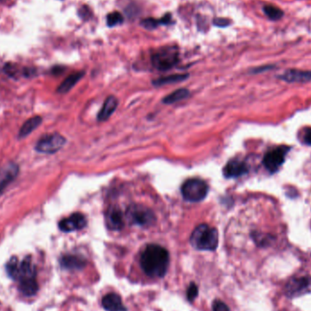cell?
<instances>
[{
	"instance_id": "14",
	"label": "cell",
	"mask_w": 311,
	"mask_h": 311,
	"mask_svg": "<svg viewBox=\"0 0 311 311\" xmlns=\"http://www.w3.org/2000/svg\"><path fill=\"white\" fill-rule=\"evenodd\" d=\"M106 225L113 230H119L124 227V217L120 209L112 208L106 214Z\"/></svg>"
},
{
	"instance_id": "16",
	"label": "cell",
	"mask_w": 311,
	"mask_h": 311,
	"mask_svg": "<svg viewBox=\"0 0 311 311\" xmlns=\"http://www.w3.org/2000/svg\"><path fill=\"white\" fill-rule=\"evenodd\" d=\"M62 266L68 270H80L86 265V260L81 257L68 255L61 259Z\"/></svg>"
},
{
	"instance_id": "9",
	"label": "cell",
	"mask_w": 311,
	"mask_h": 311,
	"mask_svg": "<svg viewBox=\"0 0 311 311\" xmlns=\"http://www.w3.org/2000/svg\"><path fill=\"white\" fill-rule=\"evenodd\" d=\"M86 225V217L81 213H74L71 216L62 219L58 227L64 232H71L84 229Z\"/></svg>"
},
{
	"instance_id": "7",
	"label": "cell",
	"mask_w": 311,
	"mask_h": 311,
	"mask_svg": "<svg viewBox=\"0 0 311 311\" xmlns=\"http://www.w3.org/2000/svg\"><path fill=\"white\" fill-rule=\"evenodd\" d=\"M288 151H290V147H279L268 152L263 159V164L266 170L270 173L278 171V168H280L284 163Z\"/></svg>"
},
{
	"instance_id": "4",
	"label": "cell",
	"mask_w": 311,
	"mask_h": 311,
	"mask_svg": "<svg viewBox=\"0 0 311 311\" xmlns=\"http://www.w3.org/2000/svg\"><path fill=\"white\" fill-rule=\"evenodd\" d=\"M180 60V50L176 45L165 46L155 50L151 56L153 66L160 71L170 70Z\"/></svg>"
},
{
	"instance_id": "10",
	"label": "cell",
	"mask_w": 311,
	"mask_h": 311,
	"mask_svg": "<svg viewBox=\"0 0 311 311\" xmlns=\"http://www.w3.org/2000/svg\"><path fill=\"white\" fill-rule=\"evenodd\" d=\"M18 171L17 165L14 163L8 164L0 168V194L16 179Z\"/></svg>"
},
{
	"instance_id": "19",
	"label": "cell",
	"mask_w": 311,
	"mask_h": 311,
	"mask_svg": "<svg viewBox=\"0 0 311 311\" xmlns=\"http://www.w3.org/2000/svg\"><path fill=\"white\" fill-rule=\"evenodd\" d=\"M42 119L40 117H34L29 119L21 127L19 130V138H25L29 135L33 130H35L40 125Z\"/></svg>"
},
{
	"instance_id": "11",
	"label": "cell",
	"mask_w": 311,
	"mask_h": 311,
	"mask_svg": "<svg viewBox=\"0 0 311 311\" xmlns=\"http://www.w3.org/2000/svg\"><path fill=\"white\" fill-rule=\"evenodd\" d=\"M248 172H249V168L245 162L237 160V159H234V160H229V162L227 163L223 173L226 177L230 179V177H238V176H243Z\"/></svg>"
},
{
	"instance_id": "25",
	"label": "cell",
	"mask_w": 311,
	"mask_h": 311,
	"mask_svg": "<svg viewBox=\"0 0 311 311\" xmlns=\"http://www.w3.org/2000/svg\"><path fill=\"white\" fill-rule=\"evenodd\" d=\"M213 311H229V308L225 303L220 300H216L213 303Z\"/></svg>"
},
{
	"instance_id": "20",
	"label": "cell",
	"mask_w": 311,
	"mask_h": 311,
	"mask_svg": "<svg viewBox=\"0 0 311 311\" xmlns=\"http://www.w3.org/2000/svg\"><path fill=\"white\" fill-rule=\"evenodd\" d=\"M188 96H189V91L188 90L180 88L167 96L163 101L166 104H173V103L179 102L180 100L188 98Z\"/></svg>"
},
{
	"instance_id": "22",
	"label": "cell",
	"mask_w": 311,
	"mask_h": 311,
	"mask_svg": "<svg viewBox=\"0 0 311 311\" xmlns=\"http://www.w3.org/2000/svg\"><path fill=\"white\" fill-rule=\"evenodd\" d=\"M188 75H172L165 78H160L154 81V85H166L169 83H175V82L182 81L188 78Z\"/></svg>"
},
{
	"instance_id": "15",
	"label": "cell",
	"mask_w": 311,
	"mask_h": 311,
	"mask_svg": "<svg viewBox=\"0 0 311 311\" xmlns=\"http://www.w3.org/2000/svg\"><path fill=\"white\" fill-rule=\"evenodd\" d=\"M118 106V99L115 97H108L106 98V101L103 105V107L101 110L99 112L98 116V119L99 121H104L106 120L110 117L111 115L114 113Z\"/></svg>"
},
{
	"instance_id": "1",
	"label": "cell",
	"mask_w": 311,
	"mask_h": 311,
	"mask_svg": "<svg viewBox=\"0 0 311 311\" xmlns=\"http://www.w3.org/2000/svg\"><path fill=\"white\" fill-rule=\"evenodd\" d=\"M8 275L17 280L19 283V290L26 296H32L37 292V279H36V269L33 265L30 257L25 258L22 261L14 257L8 261L7 265Z\"/></svg>"
},
{
	"instance_id": "27",
	"label": "cell",
	"mask_w": 311,
	"mask_h": 311,
	"mask_svg": "<svg viewBox=\"0 0 311 311\" xmlns=\"http://www.w3.org/2000/svg\"><path fill=\"white\" fill-rule=\"evenodd\" d=\"M214 24L217 27L225 28L227 26H229L230 23H229V19H226V18H216V19H214Z\"/></svg>"
},
{
	"instance_id": "12",
	"label": "cell",
	"mask_w": 311,
	"mask_h": 311,
	"mask_svg": "<svg viewBox=\"0 0 311 311\" xmlns=\"http://www.w3.org/2000/svg\"><path fill=\"white\" fill-rule=\"evenodd\" d=\"M278 78L284 81L290 83H306L311 80V71L307 70H286L283 75Z\"/></svg>"
},
{
	"instance_id": "24",
	"label": "cell",
	"mask_w": 311,
	"mask_h": 311,
	"mask_svg": "<svg viewBox=\"0 0 311 311\" xmlns=\"http://www.w3.org/2000/svg\"><path fill=\"white\" fill-rule=\"evenodd\" d=\"M197 294H198V288H197L196 284H194V283L190 284V286H188V292H187L188 300L192 301L196 299Z\"/></svg>"
},
{
	"instance_id": "8",
	"label": "cell",
	"mask_w": 311,
	"mask_h": 311,
	"mask_svg": "<svg viewBox=\"0 0 311 311\" xmlns=\"http://www.w3.org/2000/svg\"><path fill=\"white\" fill-rule=\"evenodd\" d=\"M65 143V138L59 134L47 135L39 139L36 146V150L44 154H53L61 149Z\"/></svg>"
},
{
	"instance_id": "18",
	"label": "cell",
	"mask_w": 311,
	"mask_h": 311,
	"mask_svg": "<svg viewBox=\"0 0 311 311\" xmlns=\"http://www.w3.org/2000/svg\"><path fill=\"white\" fill-rule=\"evenodd\" d=\"M83 76H84V72H77V73L70 75V77L65 78L61 85L58 86L57 92H59V93H66V92H69L81 79Z\"/></svg>"
},
{
	"instance_id": "23",
	"label": "cell",
	"mask_w": 311,
	"mask_h": 311,
	"mask_svg": "<svg viewBox=\"0 0 311 311\" xmlns=\"http://www.w3.org/2000/svg\"><path fill=\"white\" fill-rule=\"evenodd\" d=\"M123 21H124V17H123L122 14H120L119 12L109 13L106 16V23H107V26L110 28L122 24Z\"/></svg>"
},
{
	"instance_id": "26",
	"label": "cell",
	"mask_w": 311,
	"mask_h": 311,
	"mask_svg": "<svg viewBox=\"0 0 311 311\" xmlns=\"http://www.w3.org/2000/svg\"><path fill=\"white\" fill-rule=\"evenodd\" d=\"M303 142L307 146H311V127H307V128L304 129Z\"/></svg>"
},
{
	"instance_id": "6",
	"label": "cell",
	"mask_w": 311,
	"mask_h": 311,
	"mask_svg": "<svg viewBox=\"0 0 311 311\" xmlns=\"http://www.w3.org/2000/svg\"><path fill=\"white\" fill-rule=\"evenodd\" d=\"M127 217L132 223L142 227L152 225L156 221L151 209L141 205H131L127 209Z\"/></svg>"
},
{
	"instance_id": "3",
	"label": "cell",
	"mask_w": 311,
	"mask_h": 311,
	"mask_svg": "<svg viewBox=\"0 0 311 311\" xmlns=\"http://www.w3.org/2000/svg\"><path fill=\"white\" fill-rule=\"evenodd\" d=\"M190 243L196 250L213 251L218 245L217 230L207 224L197 226L191 234Z\"/></svg>"
},
{
	"instance_id": "17",
	"label": "cell",
	"mask_w": 311,
	"mask_h": 311,
	"mask_svg": "<svg viewBox=\"0 0 311 311\" xmlns=\"http://www.w3.org/2000/svg\"><path fill=\"white\" fill-rule=\"evenodd\" d=\"M172 23V16L170 13H168L167 15H165L163 17H161L160 19L157 18H146L143 19L141 22V26H143L146 29H155L159 26L162 25H169Z\"/></svg>"
},
{
	"instance_id": "21",
	"label": "cell",
	"mask_w": 311,
	"mask_h": 311,
	"mask_svg": "<svg viewBox=\"0 0 311 311\" xmlns=\"http://www.w3.org/2000/svg\"><path fill=\"white\" fill-rule=\"evenodd\" d=\"M263 11L265 13L270 20L277 21L282 18L284 16V12L280 8L271 5H268L263 8Z\"/></svg>"
},
{
	"instance_id": "13",
	"label": "cell",
	"mask_w": 311,
	"mask_h": 311,
	"mask_svg": "<svg viewBox=\"0 0 311 311\" xmlns=\"http://www.w3.org/2000/svg\"><path fill=\"white\" fill-rule=\"evenodd\" d=\"M103 307L106 311H126L120 296L116 293L106 294L102 299Z\"/></svg>"
},
{
	"instance_id": "2",
	"label": "cell",
	"mask_w": 311,
	"mask_h": 311,
	"mask_svg": "<svg viewBox=\"0 0 311 311\" xmlns=\"http://www.w3.org/2000/svg\"><path fill=\"white\" fill-rule=\"evenodd\" d=\"M140 265L150 278H162L169 265V254L163 247L156 244L147 246L141 254Z\"/></svg>"
},
{
	"instance_id": "5",
	"label": "cell",
	"mask_w": 311,
	"mask_h": 311,
	"mask_svg": "<svg viewBox=\"0 0 311 311\" xmlns=\"http://www.w3.org/2000/svg\"><path fill=\"white\" fill-rule=\"evenodd\" d=\"M209 191V186L201 179H188L181 187V194L187 201H203Z\"/></svg>"
}]
</instances>
